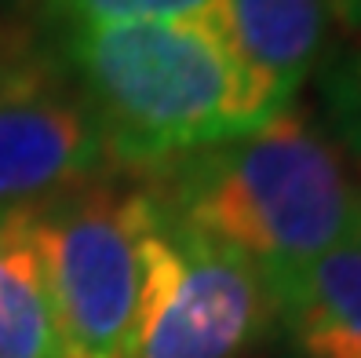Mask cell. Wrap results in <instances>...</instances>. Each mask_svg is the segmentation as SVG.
<instances>
[{
  "instance_id": "6da1fadb",
  "label": "cell",
  "mask_w": 361,
  "mask_h": 358,
  "mask_svg": "<svg viewBox=\"0 0 361 358\" xmlns=\"http://www.w3.org/2000/svg\"><path fill=\"white\" fill-rule=\"evenodd\" d=\"M135 179L168 220L238 252L267 282L361 238L357 165L295 107Z\"/></svg>"
},
{
  "instance_id": "7a4b0ae2",
  "label": "cell",
  "mask_w": 361,
  "mask_h": 358,
  "mask_svg": "<svg viewBox=\"0 0 361 358\" xmlns=\"http://www.w3.org/2000/svg\"><path fill=\"white\" fill-rule=\"evenodd\" d=\"M62 66L88 102L114 172L142 176L281 114L223 18L66 26Z\"/></svg>"
},
{
  "instance_id": "3957f363",
  "label": "cell",
  "mask_w": 361,
  "mask_h": 358,
  "mask_svg": "<svg viewBox=\"0 0 361 358\" xmlns=\"http://www.w3.org/2000/svg\"><path fill=\"white\" fill-rule=\"evenodd\" d=\"M66 358H135L154 304L161 205L146 186L88 183L33 205Z\"/></svg>"
},
{
  "instance_id": "277c9868",
  "label": "cell",
  "mask_w": 361,
  "mask_h": 358,
  "mask_svg": "<svg viewBox=\"0 0 361 358\" xmlns=\"http://www.w3.org/2000/svg\"><path fill=\"white\" fill-rule=\"evenodd\" d=\"M274 326V292L259 270L161 208L154 304L135 358H241Z\"/></svg>"
},
{
  "instance_id": "5b68a950",
  "label": "cell",
  "mask_w": 361,
  "mask_h": 358,
  "mask_svg": "<svg viewBox=\"0 0 361 358\" xmlns=\"http://www.w3.org/2000/svg\"><path fill=\"white\" fill-rule=\"evenodd\" d=\"M110 172L70 70L48 55L0 62V213L44 205Z\"/></svg>"
},
{
  "instance_id": "8992f818",
  "label": "cell",
  "mask_w": 361,
  "mask_h": 358,
  "mask_svg": "<svg viewBox=\"0 0 361 358\" xmlns=\"http://www.w3.org/2000/svg\"><path fill=\"white\" fill-rule=\"evenodd\" d=\"M332 0H223V26L281 114L329 55Z\"/></svg>"
},
{
  "instance_id": "52a82bcc",
  "label": "cell",
  "mask_w": 361,
  "mask_h": 358,
  "mask_svg": "<svg viewBox=\"0 0 361 358\" xmlns=\"http://www.w3.org/2000/svg\"><path fill=\"white\" fill-rule=\"evenodd\" d=\"M267 285L295 358H361V238Z\"/></svg>"
},
{
  "instance_id": "ba28073f",
  "label": "cell",
  "mask_w": 361,
  "mask_h": 358,
  "mask_svg": "<svg viewBox=\"0 0 361 358\" xmlns=\"http://www.w3.org/2000/svg\"><path fill=\"white\" fill-rule=\"evenodd\" d=\"M0 358H66L33 208L0 213Z\"/></svg>"
},
{
  "instance_id": "9c48e42d",
  "label": "cell",
  "mask_w": 361,
  "mask_h": 358,
  "mask_svg": "<svg viewBox=\"0 0 361 358\" xmlns=\"http://www.w3.org/2000/svg\"><path fill=\"white\" fill-rule=\"evenodd\" d=\"M317 88L329 136L354 165H361V33L347 37L317 66Z\"/></svg>"
},
{
  "instance_id": "30bf717a",
  "label": "cell",
  "mask_w": 361,
  "mask_h": 358,
  "mask_svg": "<svg viewBox=\"0 0 361 358\" xmlns=\"http://www.w3.org/2000/svg\"><path fill=\"white\" fill-rule=\"evenodd\" d=\"M44 8L62 26L223 18V0H44Z\"/></svg>"
},
{
  "instance_id": "8fae6325",
  "label": "cell",
  "mask_w": 361,
  "mask_h": 358,
  "mask_svg": "<svg viewBox=\"0 0 361 358\" xmlns=\"http://www.w3.org/2000/svg\"><path fill=\"white\" fill-rule=\"evenodd\" d=\"M332 18L347 37L361 33V0H332Z\"/></svg>"
},
{
  "instance_id": "7c38bea8",
  "label": "cell",
  "mask_w": 361,
  "mask_h": 358,
  "mask_svg": "<svg viewBox=\"0 0 361 358\" xmlns=\"http://www.w3.org/2000/svg\"><path fill=\"white\" fill-rule=\"evenodd\" d=\"M18 4H30V0H18Z\"/></svg>"
}]
</instances>
